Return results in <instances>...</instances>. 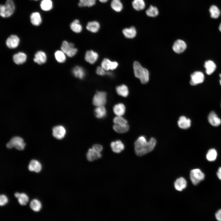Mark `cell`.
<instances>
[{
    "mask_svg": "<svg viewBox=\"0 0 221 221\" xmlns=\"http://www.w3.org/2000/svg\"><path fill=\"white\" fill-rule=\"evenodd\" d=\"M156 143V141L153 138H151L149 141H147L144 136L139 137L134 143L136 154L141 156L150 152L154 149Z\"/></svg>",
    "mask_w": 221,
    "mask_h": 221,
    "instance_id": "obj_1",
    "label": "cell"
},
{
    "mask_svg": "<svg viewBox=\"0 0 221 221\" xmlns=\"http://www.w3.org/2000/svg\"><path fill=\"white\" fill-rule=\"evenodd\" d=\"M133 68L135 76L139 79L141 83L145 84L149 81V73L147 69L142 67L138 61H135L133 64Z\"/></svg>",
    "mask_w": 221,
    "mask_h": 221,
    "instance_id": "obj_2",
    "label": "cell"
},
{
    "mask_svg": "<svg viewBox=\"0 0 221 221\" xmlns=\"http://www.w3.org/2000/svg\"><path fill=\"white\" fill-rule=\"evenodd\" d=\"M61 49L66 55L69 57L74 56L77 51V49L74 47V44L71 43H69L65 41L62 42Z\"/></svg>",
    "mask_w": 221,
    "mask_h": 221,
    "instance_id": "obj_3",
    "label": "cell"
},
{
    "mask_svg": "<svg viewBox=\"0 0 221 221\" xmlns=\"http://www.w3.org/2000/svg\"><path fill=\"white\" fill-rule=\"evenodd\" d=\"M25 145V144L24 143L23 139L19 137L13 138L6 145L8 148L11 149L14 147L19 150H23Z\"/></svg>",
    "mask_w": 221,
    "mask_h": 221,
    "instance_id": "obj_4",
    "label": "cell"
},
{
    "mask_svg": "<svg viewBox=\"0 0 221 221\" xmlns=\"http://www.w3.org/2000/svg\"><path fill=\"white\" fill-rule=\"evenodd\" d=\"M190 176V180L194 185L198 184L204 179L205 177L204 174L200 169H198L191 170Z\"/></svg>",
    "mask_w": 221,
    "mask_h": 221,
    "instance_id": "obj_5",
    "label": "cell"
},
{
    "mask_svg": "<svg viewBox=\"0 0 221 221\" xmlns=\"http://www.w3.org/2000/svg\"><path fill=\"white\" fill-rule=\"evenodd\" d=\"M107 94L104 91H98L92 100L93 104L96 107L104 106L107 102Z\"/></svg>",
    "mask_w": 221,
    "mask_h": 221,
    "instance_id": "obj_6",
    "label": "cell"
},
{
    "mask_svg": "<svg viewBox=\"0 0 221 221\" xmlns=\"http://www.w3.org/2000/svg\"><path fill=\"white\" fill-rule=\"evenodd\" d=\"M190 83L191 85L194 86L202 83L204 79L203 73L200 71H195L192 73L191 76Z\"/></svg>",
    "mask_w": 221,
    "mask_h": 221,
    "instance_id": "obj_7",
    "label": "cell"
},
{
    "mask_svg": "<svg viewBox=\"0 0 221 221\" xmlns=\"http://www.w3.org/2000/svg\"><path fill=\"white\" fill-rule=\"evenodd\" d=\"M187 48V45L183 40L180 39L176 40L174 43L173 46V50L177 53L183 52Z\"/></svg>",
    "mask_w": 221,
    "mask_h": 221,
    "instance_id": "obj_8",
    "label": "cell"
},
{
    "mask_svg": "<svg viewBox=\"0 0 221 221\" xmlns=\"http://www.w3.org/2000/svg\"><path fill=\"white\" fill-rule=\"evenodd\" d=\"M66 133V129L62 126H55L52 129L53 136L58 139H61L63 138L65 135Z\"/></svg>",
    "mask_w": 221,
    "mask_h": 221,
    "instance_id": "obj_9",
    "label": "cell"
},
{
    "mask_svg": "<svg viewBox=\"0 0 221 221\" xmlns=\"http://www.w3.org/2000/svg\"><path fill=\"white\" fill-rule=\"evenodd\" d=\"M19 42L20 39L17 35H12L7 39L6 44L9 48H14L18 46Z\"/></svg>",
    "mask_w": 221,
    "mask_h": 221,
    "instance_id": "obj_10",
    "label": "cell"
},
{
    "mask_svg": "<svg viewBox=\"0 0 221 221\" xmlns=\"http://www.w3.org/2000/svg\"><path fill=\"white\" fill-rule=\"evenodd\" d=\"M118 65L116 61H112L107 58L104 59L101 63V66L106 71L113 70L116 69Z\"/></svg>",
    "mask_w": 221,
    "mask_h": 221,
    "instance_id": "obj_11",
    "label": "cell"
},
{
    "mask_svg": "<svg viewBox=\"0 0 221 221\" xmlns=\"http://www.w3.org/2000/svg\"><path fill=\"white\" fill-rule=\"evenodd\" d=\"M102 157L101 153H99L92 148L89 149L87 153L86 157L88 161H93L97 160Z\"/></svg>",
    "mask_w": 221,
    "mask_h": 221,
    "instance_id": "obj_12",
    "label": "cell"
},
{
    "mask_svg": "<svg viewBox=\"0 0 221 221\" xmlns=\"http://www.w3.org/2000/svg\"><path fill=\"white\" fill-rule=\"evenodd\" d=\"M110 146L112 151L116 153H119L124 149L123 143L120 140H117L111 143Z\"/></svg>",
    "mask_w": 221,
    "mask_h": 221,
    "instance_id": "obj_13",
    "label": "cell"
},
{
    "mask_svg": "<svg viewBox=\"0 0 221 221\" xmlns=\"http://www.w3.org/2000/svg\"><path fill=\"white\" fill-rule=\"evenodd\" d=\"M98 55L96 52L92 50H89L86 52L85 56L86 61L90 64L95 63L98 59Z\"/></svg>",
    "mask_w": 221,
    "mask_h": 221,
    "instance_id": "obj_14",
    "label": "cell"
},
{
    "mask_svg": "<svg viewBox=\"0 0 221 221\" xmlns=\"http://www.w3.org/2000/svg\"><path fill=\"white\" fill-rule=\"evenodd\" d=\"M177 123L180 128L186 129L190 126L191 121L190 119L187 118L185 116H182L179 118Z\"/></svg>",
    "mask_w": 221,
    "mask_h": 221,
    "instance_id": "obj_15",
    "label": "cell"
},
{
    "mask_svg": "<svg viewBox=\"0 0 221 221\" xmlns=\"http://www.w3.org/2000/svg\"><path fill=\"white\" fill-rule=\"evenodd\" d=\"M208 119L209 123L213 126H217L221 124V119L214 111H211L210 113Z\"/></svg>",
    "mask_w": 221,
    "mask_h": 221,
    "instance_id": "obj_16",
    "label": "cell"
},
{
    "mask_svg": "<svg viewBox=\"0 0 221 221\" xmlns=\"http://www.w3.org/2000/svg\"><path fill=\"white\" fill-rule=\"evenodd\" d=\"M206 72L208 75L212 74L216 70V66L214 61L208 60L206 61L204 64Z\"/></svg>",
    "mask_w": 221,
    "mask_h": 221,
    "instance_id": "obj_17",
    "label": "cell"
},
{
    "mask_svg": "<svg viewBox=\"0 0 221 221\" xmlns=\"http://www.w3.org/2000/svg\"><path fill=\"white\" fill-rule=\"evenodd\" d=\"M47 56L45 52L42 51L37 52L35 55L34 61L39 64L45 63L46 61Z\"/></svg>",
    "mask_w": 221,
    "mask_h": 221,
    "instance_id": "obj_18",
    "label": "cell"
},
{
    "mask_svg": "<svg viewBox=\"0 0 221 221\" xmlns=\"http://www.w3.org/2000/svg\"><path fill=\"white\" fill-rule=\"evenodd\" d=\"M6 17H9L13 14L15 10V5L12 0H7L5 5Z\"/></svg>",
    "mask_w": 221,
    "mask_h": 221,
    "instance_id": "obj_19",
    "label": "cell"
},
{
    "mask_svg": "<svg viewBox=\"0 0 221 221\" xmlns=\"http://www.w3.org/2000/svg\"><path fill=\"white\" fill-rule=\"evenodd\" d=\"M27 56L24 53L20 52L14 54L13 60L14 62L17 64H22L26 61Z\"/></svg>",
    "mask_w": 221,
    "mask_h": 221,
    "instance_id": "obj_20",
    "label": "cell"
},
{
    "mask_svg": "<svg viewBox=\"0 0 221 221\" xmlns=\"http://www.w3.org/2000/svg\"><path fill=\"white\" fill-rule=\"evenodd\" d=\"M187 181L184 178L181 177L177 179L174 183L175 189L178 191H181L187 186Z\"/></svg>",
    "mask_w": 221,
    "mask_h": 221,
    "instance_id": "obj_21",
    "label": "cell"
},
{
    "mask_svg": "<svg viewBox=\"0 0 221 221\" xmlns=\"http://www.w3.org/2000/svg\"><path fill=\"white\" fill-rule=\"evenodd\" d=\"M28 169L31 171L39 173L41 169V165L40 163L37 161L33 160L30 162L28 166Z\"/></svg>",
    "mask_w": 221,
    "mask_h": 221,
    "instance_id": "obj_22",
    "label": "cell"
},
{
    "mask_svg": "<svg viewBox=\"0 0 221 221\" xmlns=\"http://www.w3.org/2000/svg\"><path fill=\"white\" fill-rule=\"evenodd\" d=\"M30 19L32 24L36 26L40 25L42 22L40 14L37 12L33 13L30 15Z\"/></svg>",
    "mask_w": 221,
    "mask_h": 221,
    "instance_id": "obj_23",
    "label": "cell"
},
{
    "mask_svg": "<svg viewBox=\"0 0 221 221\" xmlns=\"http://www.w3.org/2000/svg\"><path fill=\"white\" fill-rule=\"evenodd\" d=\"M113 110L114 114L117 116H122L125 113V107L123 103H119L115 104L114 106Z\"/></svg>",
    "mask_w": 221,
    "mask_h": 221,
    "instance_id": "obj_24",
    "label": "cell"
},
{
    "mask_svg": "<svg viewBox=\"0 0 221 221\" xmlns=\"http://www.w3.org/2000/svg\"><path fill=\"white\" fill-rule=\"evenodd\" d=\"M122 33L125 37L128 38H132L135 37L136 35V30L133 26L129 28H126L122 30Z\"/></svg>",
    "mask_w": 221,
    "mask_h": 221,
    "instance_id": "obj_25",
    "label": "cell"
},
{
    "mask_svg": "<svg viewBox=\"0 0 221 221\" xmlns=\"http://www.w3.org/2000/svg\"><path fill=\"white\" fill-rule=\"evenodd\" d=\"M94 113L96 118H102L105 117L106 115V110L104 106L97 107L94 110Z\"/></svg>",
    "mask_w": 221,
    "mask_h": 221,
    "instance_id": "obj_26",
    "label": "cell"
},
{
    "mask_svg": "<svg viewBox=\"0 0 221 221\" xmlns=\"http://www.w3.org/2000/svg\"><path fill=\"white\" fill-rule=\"evenodd\" d=\"M100 28V25L96 21L88 22L86 26V29L88 31L96 33L98 31Z\"/></svg>",
    "mask_w": 221,
    "mask_h": 221,
    "instance_id": "obj_27",
    "label": "cell"
},
{
    "mask_svg": "<svg viewBox=\"0 0 221 221\" xmlns=\"http://www.w3.org/2000/svg\"><path fill=\"white\" fill-rule=\"evenodd\" d=\"M116 91L119 95L124 97H127L129 94L127 87L124 84L117 86L116 88Z\"/></svg>",
    "mask_w": 221,
    "mask_h": 221,
    "instance_id": "obj_28",
    "label": "cell"
},
{
    "mask_svg": "<svg viewBox=\"0 0 221 221\" xmlns=\"http://www.w3.org/2000/svg\"><path fill=\"white\" fill-rule=\"evenodd\" d=\"M72 72L74 76L80 79H83L85 74L84 69L78 66L75 67L73 69Z\"/></svg>",
    "mask_w": 221,
    "mask_h": 221,
    "instance_id": "obj_29",
    "label": "cell"
},
{
    "mask_svg": "<svg viewBox=\"0 0 221 221\" xmlns=\"http://www.w3.org/2000/svg\"><path fill=\"white\" fill-rule=\"evenodd\" d=\"M211 17L216 19L218 18L220 15V11L219 8L216 6H211L209 9Z\"/></svg>",
    "mask_w": 221,
    "mask_h": 221,
    "instance_id": "obj_30",
    "label": "cell"
},
{
    "mask_svg": "<svg viewBox=\"0 0 221 221\" xmlns=\"http://www.w3.org/2000/svg\"><path fill=\"white\" fill-rule=\"evenodd\" d=\"M113 129L116 132L119 133H123L128 131L129 129L128 124L124 125H118L114 124Z\"/></svg>",
    "mask_w": 221,
    "mask_h": 221,
    "instance_id": "obj_31",
    "label": "cell"
},
{
    "mask_svg": "<svg viewBox=\"0 0 221 221\" xmlns=\"http://www.w3.org/2000/svg\"><path fill=\"white\" fill-rule=\"evenodd\" d=\"M42 10L45 11L50 10L52 8V2L51 0H42L40 3Z\"/></svg>",
    "mask_w": 221,
    "mask_h": 221,
    "instance_id": "obj_32",
    "label": "cell"
},
{
    "mask_svg": "<svg viewBox=\"0 0 221 221\" xmlns=\"http://www.w3.org/2000/svg\"><path fill=\"white\" fill-rule=\"evenodd\" d=\"M132 5L134 8L137 11L143 10L145 6V2L143 0H134Z\"/></svg>",
    "mask_w": 221,
    "mask_h": 221,
    "instance_id": "obj_33",
    "label": "cell"
},
{
    "mask_svg": "<svg viewBox=\"0 0 221 221\" xmlns=\"http://www.w3.org/2000/svg\"><path fill=\"white\" fill-rule=\"evenodd\" d=\"M70 28L74 32L76 33L80 32L82 29L81 25L80 24L79 20H74L70 25Z\"/></svg>",
    "mask_w": 221,
    "mask_h": 221,
    "instance_id": "obj_34",
    "label": "cell"
},
{
    "mask_svg": "<svg viewBox=\"0 0 221 221\" xmlns=\"http://www.w3.org/2000/svg\"><path fill=\"white\" fill-rule=\"evenodd\" d=\"M111 6L113 10L117 12L121 11L123 8L122 4L120 0H112Z\"/></svg>",
    "mask_w": 221,
    "mask_h": 221,
    "instance_id": "obj_35",
    "label": "cell"
},
{
    "mask_svg": "<svg viewBox=\"0 0 221 221\" xmlns=\"http://www.w3.org/2000/svg\"><path fill=\"white\" fill-rule=\"evenodd\" d=\"M30 206L31 208L33 211L36 212L39 211L41 207V202L36 199H33L31 201Z\"/></svg>",
    "mask_w": 221,
    "mask_h": 221,
    "instance_id": "obj_36",
    "label": "cell"
},
{
    "mask_svg": "<svg viewBox=\"0 0 221 221\" xmlns=\"http://www.w3.org/2000/svg\"><path fill=\"white\" fill-rule=\"evenodd\" d=\"M65 54L62 50H57L55 53V58L58 62L63 63L66 60Z\"/></svg>",
    "mask_w": 221,
    "mask_h": 221,
    "instance_id": "obj_37",
    "label": "cell"
},
{
    "mask_svg": "<svg viewBox=\"0 0 221 221\" xmlns=\"http://www.w3.org/2000/svg\"><path fill=\"white\" fill-rule=\"evenodd\" d=\"M146 13L148 16L154 17L157 16L159 12L156 7L151 6L146 10Z\"/></svg>",
    "mask_w": 221,
    "mask_h": 221,
    "instance_id": "obj_38",
    "label": "cell"
},
{
    "mask_svg": "<svg viewBox=\"0 0 221 221\" xmlns=\"http://www.w3.org/2000/svg\"><path fill=\"white\" fill-rule=\"evenodd\" d=\"M217 156V152L215 149H209L207 154L206 158L207 160L210 161H215Z\"/></svg>",
    "mask_w": 221,
    "mask_h": 221,
    "instance_id": "obj_39",
    "label": "cell"
},
{
    "mask_svg": "<svg viewBox=\"0 0 221 221\" xmlns=\"http://www.w3.org/2000/svg\"><path fill=\"white\" fill-rule=\"evenodd\" d=\"M96 0H79L78 6L79 7H91L94 5Z\"/></svg>",
    "mask_w": 221,
    "mask_h": 221,
    "instance_id": "obj_40",
    "label": "cell"
},
{
    "mask_svg": "<svg viewBox=\"0 0 221 221\" xmlns=\"http://www.w3.org/2000/svg\"><path fill=\"white\" fill-rule=\"evenodd\" d=\"M113 122L114 124L118 125H124L128 124L126 120L122 116H117L113 119Z\"/></svg>",
    "mask_w": 221,
    "mask_h": 221,
    "instance_id": "obj_41",
    "label": "cell"
},
{
    "mask_svg": "<svg viewBox=\"0 0 221 221\" xmlns=\"http://www.w3.org/2000/svg\"><path fill=\"white\" fill-rule=\"evenodd\" d=\"M17 198L19 203L22 205H26L29 200L28 196L24 193L20 194Z\"/></svg>",
    "mask_w": 221,
    "mask_h": 221,
    "instance_id": "obj_42",
    "label": "cell"
},
{
    "mask_svg": "<svg viewBox=\"0 0 221 221\" xmlns=\"http://www.w3.org/2000/svg\"><path fill=\"white\" fill-rule=\"evenodd\" d=\"M8 202V199L6 196L1 195L0 196V205L2 206L5 205Z\"/></svg>",
    "mask_w": 221,
    "mask_h": 221,
    "instance_id": "obj_43",
    "label": "cell"
},
{
    "mask_svg": "<svg viewBox=\"0 0 221 221\" xmlns=\"http://www.w3.org/2000/svg\"><path fill=\"white\" fill-rule=\"evenodd\" d=\"M92 148L96 151L101 153L103 149L102 146L100 144H96L93 145Z\"/></svg>",
    "mask_w": 221,
    "mask_h": 221,
    "instance_id": "obj_44",
    "label": "cell"
},
{
    "mask_svg": "<svg viewBox=\"0 0 221 221\" xmlns=\"http://www.w3.org/2000/svg\"><path fill=\"white\" fill-rule=\"evenodd\" d=\"M105 70L101 67L98 66L96 69V73L99 75L103 76L105 74Z\"/></svg>",
    "mask_w": 221,
    "mask_h": 221,
    "instance_id": "obj_45",
    "label": "cell"
},
{
    "mask_svg": "<svg viewBox=\"0 0 221 221\" xmlns=\"http://www.w3.org/2000/svg\"><path fill=\"white\" fill-rule=\"evenodd\" d=\"M0 15L2 17H6V11L5 5H0Z\"/></svg>",
    "mask_w": 221,
    "mask_h": 221,
    "instance_id": "obj_46",
    "label": "cell"
},
{
    "mask_svg": "<svg viewBox=\"0 0 221 221\" xmlns=\"http://www.w3.org/2000/svg\"><path fill=\"white\" fill-rule=\"evenodd\" d=\"M215 216L217 220L221 221V209L217 211L215 214Z\"/></svg>",
    "mask_w": 221,
    "mask_h": 221,
    "instance_id": "obj_47",
    "label": "cell"
},
{
    "mask_svg": "<svg viewBox=\"0 0 221 221\" xmlns=\"http://www.w3.org/2000/svg\"><path fill=\"white\" fill-rule=\"evenodd\" d=\"M217 175L218 178L221 180V167L219 168L217 172Z\"/></svg>",
    "mask_w": 221,
    "mask_h": 221,
    "instance_id": "obj_48",
    "label": "cell"
},
{
    "mask_svg": "<svg viewBox=\"0 0 221 221\" xmlns=\"http://www.w3.org/2000/svg\"><path fill=\"white\" fill-rule=\"evenodd\" d=\"M99 1L102 3H105L107 2L108 0H99Z\"/></svg>",
    "mask_w": 221,
    "mask_h": 221,
    "instance_id": "obj_49",
    "label": "cell"
},
{
    "mask_svg": "<svg viewBox=\"0 0 221 221\" xmlns=\"http://www.w3.org/2000/svg\"><path fill=\"white\" fill-rule=\"evenodd\" d=\"M219 77H220V80H219V83H220V85H221V73H220V74H219Z\"/></svg>",
    "mask_w": 221,
    "mask_h": 221,
    "instance_id": "obj_50",
    "label": "cell"
},
{
    "mask_svg": "<svg viewBox=\"0 0 221 221\" xmlns=\"http://www.w3.org/2000/svg\"><path fill=\"white\" fill-rule=\"evenodd\" d=\"M219 31L221 32V23L219 25Z\"/></svg>",
    "mask_w": 221,
    "mask_h": 221,
    "instance_id": "obj_51",
    "label": "cell"
},
{
    "mask_svg": "<svg viewBox=\"0 0 221 221\" xmlns=\"http://www.w3.org/2000/svg\"></svg>",
    "mask_w": 221,
    "mask_h": 221,
    "instance_id": "obj_52",
    "label": "cell"
}]
</instances>
